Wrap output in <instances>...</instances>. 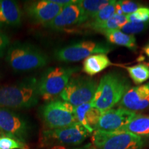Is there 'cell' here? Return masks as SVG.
<instances>
[{"instance_id": "27", "label": "cell", "mask_w": 149, "mask_h": 149, "mask_svg": "<svg viewBox=\"0 0 149 149\" xmlns=\"http://www.w3.org/2000/svg\"><path fill=\"white\" fill-rule=\"evenodd\" d=\"M122 12L124 15H128L133 13H135L139 8H140L141 5L139 3L135 2L133 1H118Z\"/></svg>"}, {"instance_id": "3", "label": "cell", "mask_w": 149, "mask_h": 149, "mask_svg": "<svg viewBox=\"0 0 149 149\" xmlns=\"http://www.w3.org/2000/svg\"><path fill=\"white\" fill-rule=\"evenodd\" d=\"M6 61L15 71H30L45 66L48 57L42 50L29 42L17 41L6 51Z\"/></svg>"}, {"instance_id": "15", "label": "cell", "mask_w": 149, "mask_h": 149, "mask_svg": "<svg viewBox=\"0 0 149 149\" xmlns=\"http://www.w3.org/2000/svg\"><path fill=\"white\" fill-rule=\"evenodd\" d=\"M74 113L77 122L88 130L89 133H92L103 113L93 107L91 102H88L74 107Z\"/></svg>"}, {"instance_id": "13", "label": "cell", "mask_w": 149, "mask_h": 149, "mask_svg": "<svg viewBox=\"0 0 149 149\" xmlns=\"http://www.w3.org/2000/svg\"><path fill=\"white\" fill-rule=\"evenodd\" d=\"M79 1L63 8L60 13L53 21L46 24V26L53 30H62L73 25L84 23L86 22Z\"/></svg>"}, {"instance_id": "24", "label": "cell", "mask_w": 149, "mask_h": 149, "mask_svg": "<svg viewBox=\"0 0 149 149\" xmlns=\"http://www.w3.org/2000/svg\"><path fill=\"white\" fill-rule=\"evenodd\" d=\"M0 148L30 149V146L26 142H23L10 136L2 134L0 135Z\"/></svg>"}, {"instance_id": "19", "label": "cell", "mask_w": 149, "mask_h": 149, "mask_svg": "<svg viewBox=\"0 0 149 149\" xmlns=\"http://www.w3.org/2000/svg\"><path fill=\"white\" fill-rule=\"evenodd\" d=\"M122 130L141 136L149 135V115H137Z\"/></svg>"}, {"instance_id": "29", "label": "cell", "mask_w": 149, "mask_h": 149, "mask_svg": "<svg viewBox=\"0 0 149 149\" xmlns=\"http://www.w3.org/2000/svg\"><path fill=\"white\" fill-rule=\"evenodd\" d=\"M54 3H57L62 7H65L66 6L71 4L75 2L76 1H72V0H52Z\"/></svg>"}, {"instance_id": "26", "label": "cell", "mask_w": 149, "mask_h": 149, "mask_svg": "<svg viewBox=\"0 0 149 149\" xmlns=\"http://www.w3.org/2000/svg\"><path fill=\"white\" fill-rule=\"evenodd\" d=\"M148 23H137V22H128L120 29L121 31L128 35L136 34L142 32L148 26Z\"/></svg>"}, {"instance_id": "33", "label": "cell", "mask_w": 149, "mask_h": 149, "mask_svg": "<svg viewBox=\"0 0 149 149\" xmlns=\"http://www.w3.org/2000/svg\"><path fill=\"white\" fill-rule=\"evenodd\" d=\"M0 149H1V148H0Z\"/></svg>"}, {"instance_id": "22", "label": "cell", "mask_w": 149, "mask_h": 149, "mask_svg": "<svg viewBox=\"0 0 149 149\" xmlns=\"http://www.w3.org/2000/svg\"><path fill=\"white\" fill-rule=\"evenodd\" d=\"M126 69L135 84H140L149 79V67L146 65L139 64L126 67Z\"/></svg>"}, {"instance_id": "31", "label": "cell", "mask_w": 149, "mask_h": 149, "mask_svg": "<svg viewBox=\"0 0 149 149\" xmlns=\"http://www.w3.org/2000/svg\"><path fill=\"white\" fill-rule=\"evenodd\" d=\"M143 50H144V53L146 54L147 56H148V58H149V43L147 44L146 46H144V48H143Z\"/></svg>"}, {"instance_id": "9", "label": "cell", "mask_w": 149, "mask_h": 149, "mask_svg": "<svg viewBox=\"0 0 149 149\" xmlns=\"http://www.w3.org/2000/svg\"><path fill=\"white\" fill-rule=\"evenodd\" d=\"M111 51L109 46L102 43L84 41L59 48L55 52L57 60L64 62H75L96 54L107 55Z\"/></svg>"}, {"instance_id": "14", "label": "cell", "mask_w": 149, "mask_h": 149, "mask_svg": "<svg viewBox=\"0 0 149 149\" xmlns=\"http://www.w3.org/2000/svg\"><path fill=\"white\" fill-rule=\"evenodd\" d=\"M124 109L132 111H141L149 107V82L128 89L120 102Z\"/></svg>"}, {"instance_id": "7", "label": "cell", "mask_w": 149, "mask_h": 149, "mask_svg": "<svg viewBox=\"0 0 149 149\" xmlns=\"http://www.w3.org/2000/svg\"><path fill=\"white\" fill-rule=\"evenodd\" d=\"M74 107L68 102L54 100L40 109V115L46 129L64 128L77 122Z\"/></svg>"}, {"instance_id": "28", "label": "cell", "mask_w": 149, "mask_h": 149, "mask_svg": "<svg viewBox=\"0 0 149 149\" xmlns=\"http://www.w3.org/2000/svg\"><path fill=\"white\" fill-rule=\"evenodd\" d=\"M10 46V40L3 31L0 30V58L4 55L5 51Z\"/></svg>"}, {"instance_id": "30", "label": "cell", "mask_w": 149, "mask_h": 149, "mask_svg": "<svg viewBox=\"0 0 149 149\" xmlns=\"http://www.w3.org/2000/svg\"><path fill=\"white\" fill-rule=\"evenodd\" d=\"M90 146H86L84 147H72V146H53L48 147L47 149H86L87 147Z\"/></svg>"}, {"instance_id": "8", "label": "cell", "mask_w": 149, "mask_h": 149, "mask_svg": "<svg viewBox=\"0 0 149 149\" xmlns=\"http://www.w3.org/2000/svg\"><path fill=\"white\" fill-rule=\"evenodd\" d=\"M97 84L95 79L86 76L70 78L59 96L74 107L91 102L96 92Z\"/></svg>"}, {"instance_id": "10", "label": "cell", "mask_w": 149, "mask_h": 149, "mask_svg": "<svg viewBox=\"0 0 149 149\" xmlns=\"http://www.w3.org/2000/svg\"><path fill=\"white\" fill-rule=\"evenodd\" d=\"M0 131L26 142L31 131V125L21 115L7 109L0 108Z\"/></svg>"}, {"instance_id": "17", "label": "cell", "mask_w": 149, "mask_h": 149, "mask_svg": "<svg viewBox=\"0 0 149 149\" xmlns=\"http://www.w3.org/2000/svg\"><path fill=\"white\" fill-rule=\"evenodd\" d=\"M112 62L105 54H96L89 56L83 62V71L90 76L97 74L108 67Z\"/></svg>"}, {"instance_id": "16", "label": "cell", "mask_w": 149, "mask_h": 149, "mask_svg": "<svg viewBox=\"0 0 149 149\" xmlns=\"http://www.w3.org/2000/svg\"><path fill=\"white\" fill-rule=\"evenodd\" d=\"M22 24V11L12 0H0V26L19 27Z\"/></svg>"}, {"instance_id": "11", "label": "cell", "mask_w": 149, "mask_h": 149, "mask_svg": "<svg viewBox=\"0 0 149 149\" xmlns=\"http://www.w3.org/2000/svg\"><path fill=\"white\" fill-rule=\"evenodd\" d=\"M64 7L54 3L52 0L28 1L24 10L33 22L46 25L60 13Z\"/></svg>"}, {"instance_id": "25", "label": "cell", "mask_w": 149, "mask_h": 149, "mask_svg": "<svg viewBox=\"0 0 149 149\" xmlns=\"http://www.w3.org/2000/svg\"><path fill=\"white\" fill-rule=\"evenodd\" d=\"M126 17L130 22L149 24V7L141 6L135 13Z\"/></svg>"}, {"instance_id": "2", "label": "cell", "mask_w": 149, "mask_h": 149, "mask_svg": "<svg viewBox=\"0 0 149 149\" xmlns=\"http://www.w3.org/2000/svg\"><path fill=\"white\" fill-rule=\"evenodd\" d=\"M38 80L26 77L14 84L0 87V107L10 109H29L39 101Z\"/></svg>"}, {"instance_id": "20", "label": "cell", "mask_w": 149, "mask_h": 149, "mask_svg": "<svg viewBox=\"0 0 149 149\" xmlns=\"http://www.w3.org/2000/svg\"><path fill=\"white\" fill-rule=\"evenodd\" d=\"M111 1L110 0H80L79 3L88 21L90 19L94 18L102 9L110 4Z\"/></svg>"}, {"instance_id": "18", "label": "cell", "mask_w": 149, "mask_h": 149, "mask_svg": "<svg viewBox=\"0 0 149 149\" xmlns=\"http://www.w3.org/2000/svg\"><path fill=\"white\" fill-rule=\"evenodd\" d=\"M107 40L111 44L117 46H122L135 51L137 49L135 37L132 35H128L123 33L120 30H113L104 33Z\"/></svg>"}, {"instance_id": "5", "label": "cell", "mask_w": 149, "mask_h": 149, "mask_svg": "<svg viewBox=\"0 0 149 149\" xmlns=\"http://www.w3.org/2000/svg\"><path fill=\"white\" fill-rule=\"evenodd\" d=\"M78 70V67L48 68L38 80L40 96L45 101L51 102L55 100L68 84L72 74Z\"/></svg>"}, {"instance_id": "4", "label": "cell", "mask_w": 149, "mask_h": 149, "mask_svg": "<svg viewBox=\"0 0 149 149\" xmlns=\"http://www.w3.org/2000/svg\"><path fill=\"white\" fill-rule=\"evenodd\" d=\"M89 134L88 130L77 122L64 128L42 130L39 143L41 148L53 146L74 147L82 144Z\"/></svg>"}, {"instance_id": "32", "label": "cell", "mask_w": 149, "mask_h": 149, "mask_svg": "<svg viewBox=\"0 0 149 149\" xmlns=\"http://www.w3.org/2000/svg\"><path fill=\"white\" fill-rule=\"evenodd\" d=\"M86 149H97V148H95V147H90V146H88Z\"/></svg>"}, {"instance_id": "1", "label": "cell", "mask_w": 149, "mask_h": 149, "mask_svg": "<svg viewBox=\"0 0 149 149\" xmlns=\"http://www.w3.org/2000/svg\"><path fill=\"white\" fill-rule=\"evenodd\" d=\"M130 87L128 78L116 72L106 74L102 77L91 105L102 113L111 109L120 102Z\"/></svg>"}, {"instance_id": "21", "label": "cell", "mask_w": 149, "mask_h": 149, "mask_svg": "<svg viewBox=\"0 0 149 149\" xmlns=\"http://www.w3.org/2000/svg\"><path fill=\"white\" fill-rule=\"evenodd\" d=\"M127 22H128V21L126 19V15H120L115 14L109 19L107 20L103 23L95 26L91 29L104 34L110 31L120 30Z\"/></svg>"}, {"instance_id": "12", "label": "cell", "mask_w": 149, "mask_h": 149, "mask_svg": "<svg viewBox=\"0 0 149 149\" xmlns=\"http://www.w3.org/2000/svg\"><path fill=\"white\" fill-rule=\"evenodd\" d=\"M136 115L137 114L135 111H130L124 108L109 109L104 111L100 116L95 130H122Z\"/></svg>"}, {"instance_id": "23", "label": "cell", "mask_w": 149, "mask_h": 149, "mask_svg": "<svg viewBox=\"0 0 149 149\" xmlns=\"http://www.w3.org/2000/svg\"><path fill=\"white\" fill-rule=\"evenodd\" d=\"M116 1H112L110 4L102 9L94 17V18L92 19V21L89 24V26L92 28L95 26L103 23L114 15L115 14V3H116Z\"/></svg>"}, {"instance_id": "6", "label": "cell", "mask_w": 149, "mask_h": 149, "mask_svg": "<svg viewBox=\"0 0 149 149\" xmlns=\"http://www.w3.org/2000/svg\"><path fill=\"white\" fill-rule=\"evenodd\" d=\"M91 140L97 149H141L144 141L139 136L125 131H93Z\"/></svg>"}]
</instances>
